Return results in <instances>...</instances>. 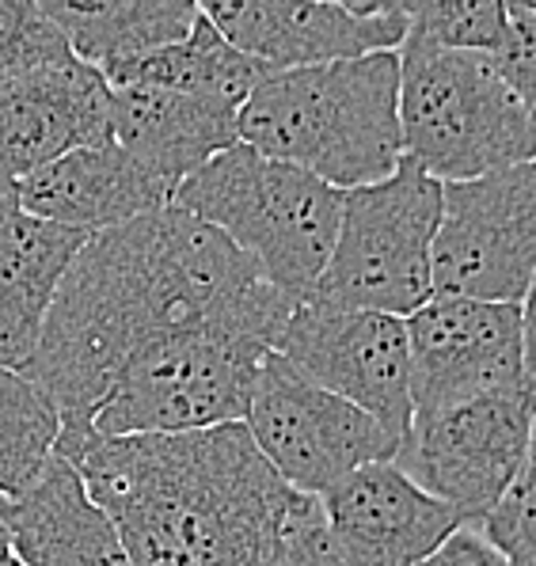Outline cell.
<instances>
[{
	"mask_svg": "<svg viewBox=\"0 0 536 566\" xmlns=\"http://www.w3.org/2000/svg\"><path fill=\"white\" fill-rule=\"evenodd\" d=\"M536 388L472 399L438 415H414L392 464L430 499L445 502L480 528L525 457Z\"/></svg>",
	"mask_w": 536,
	"mask_h": 566,
	"instance_id": "cell-10",
	"label": "cell"
},
{
	"mask_svg": "<svg viewBox=\"0 0 536 566\" xmlns=\"http://www.w3.org/2000/svg\"><path fill=\"white\" fill-rule=\"evenodd\" d=\"M111 134L168 195L240 145L237 107L160 88H111Z\"/></svg>",
	"mask_w": 536,
	"mask_h": 566,
	"instance_id": "cell-18",
	"label": "cell"
},
{
	"mask_svg": "<svg viewBox=\"0 0 536 566\" xmlns=\"http://www.w3.org/2000/svg\"><path fill=\"white\" fill-rule=\"evenodd\" d=\"M62 441V415L23 373L0 369V502L20 499Z\"/></svg>",
	"mask_w": 536,
	"mask_h": 566,
	"instance_id": "cell-22",
	"label": "cell"
},
{
	"mask_svg": "<svg viewBox=\"0 0 536 566\" xmlns=\"http://www.w3.org/2000/svg\"><path fill=\"white\" fill-rule=\"evenodd\" d=\"M293 308L229 237L168 202L84 243L23 377L57 407L62 433H84L111 380L145 346L232 335L274 350Z\"/></svg>",
	"mask_w": 536,
	"mask_h": 566,
	"instance_id": "cell-1",
	"label": "cell"
},
{
	"mask_svg": "<svg viewBox=\"0 0 536 566\" xmlns=\"http://www.w3.org/2000/svg\"><path fill=\"white\" fill-rule=\"evenodd\" d=\"M271 566H347L339 559V552L332 547V539H327L319 502L290 528V536H285L282 547L274 552Z\"/></svg>",
	"mask_w": 536,
	"mask_h": 566,
	"instance_id": "cell-27",
	"label": "cell"
},
{
	"mask_svg": "<svg viewBox=\"0 0 536 566\" xmlns=\"http://www.w3.org/2000/svg\"><path fill=\"white\" fill-rule=\"evenodd\" d=\"M171 206L229 237L263 282L301 304L316 290L339 232L343 190L290 164L232 145L183 179Z\"/></svg>",
	"mask_w": 536,
	"mask_h": 566,
	"instance_id": "cell-4",
	"label": "cell"
},
{
	"mask_svg": "<svg viewBox=\"0 0 536 566\" xmlns=\"http://www.w3.org/2000/svg\"><path fill=\"white\" fill-rule=\"evenodd\" d=\"M419 566H509V563L480 536V528L464 525V528H456L434 555H427Z\"/></svg>",
	"mask_w": 536,
	"mask_h": 566,
	"instance_id": "cell-28",
	"label": "cell"
},
{
	"mask_svg": "<svg viewBox=\"0 0 536 566\" xmlns=\"http://www.w3.org/2000/svg\"><path fill=\"white\" fill-rule=\"evenodd\" d=\"M274 354L313 385L366 411L396 441L408 433L411 354L403 319L301 301L285 319Z\"/></svg>",
	"mask_w": 536,
	"mask_h": 566,
	"instance_id": "cell-11",
	"label": "cell"
},
{
	"mask_svg": "<svg viewBox=\"0 0 536 566\" xmlns=\"http://www.w3.org/2000/svg\"><path fill=\"white\" fill-rule=\"evenodd\" d=\"M73 57L42 0H0V81Z\"/></svg>",
	"mask_w": 536,
	"mask_h": 566,
	"instance_id": "cell-24",
	"label": "cell"
},
{
	"mask_svg": "<svg viewBox=\"0 0 536 566\" xmlns=\"http://www.w3.org/2000/svg\"><path fill=\"white\" fill-rule=\"evenodd\" d=\"M374 15L319 0H213L198 4L229 46L271 73L316 69L332 61L396 54L408 39V15L396 0H369Z\"/></svg>",
	"mask_w": 536,
	"mask_h": 566,
	"instance_id": "cell-13",
	"label": "cell"
},
{
	"mask_svg": "<svg viewBox=\"0 0 536 566\" xmlns=\"http://www.w3.org/2000/svg\"><path fill=\"white\" fill-rule=\"evenodd\" d=\"M244 430L274 475L308 499H319L358 468L392 460L400 446L366 411L301 377L274 350L255 373Z\"/></svg>",
	"mask_w": 536,
	"mask_h": 566,
	"instance_id": "cell-8",
	"label": "cell"
},
{
	"mask_svg": "<svg viewBox=\"0 0 536 566\" xmlns=\"http://www.w3.org/2000/svg\"><path fill=\"white\" fill-rule=\"evenodd\" d=\"M442 221V182L403 164L374 187L343 195L339 232L308 301L408 319L434 297L430 251Z\"/></svg>",
	"mask_w": 536,
	"mask_h": 566,
	"instance_id": "cell-6",
	"label": "cell"
},
{
	"mask_svg": "<svg viewBox=\"0 0 536 566\" xmlns=\"http://www.w3.org/2000/svg\"><path fill=\"white\" fill-rule=\"evenodd\" d=\"M480 536L487 539L506 563H517L536 552V415L529 426L522 464H517L503 499L495 502V510L480 521Z\"/></svg>",
	"mask_w": 536,
	"mask_h": 566,
	"instance_id": "cell-25",
	"label": "cell"
},
{
	"mask_svg": "<svg viewBox=\"0 0 536 566\" xmlns=\"http://www.w3.org/2000/svg\"><path fill=\"white\" fill-rule=\"evenodd\" d=\"M129 566H271L316 499L285 486L244 426L160 438L62 433Z\"/></svg>",
	"mask_w": 536,
	"mask_h": 566,
	"instance_id": "cell-2",
	"label": "cell"
},
{
	"mask_svg": "<svg viewBox=\"0 0 536 566\" xmlns=\"http://www.w3.org/2000/svg\"><path fill=\"white\" fill-rule=\"evenodd\" d=\"M400 8L408 15V34L430 46L491 57L506 39V4L498 0H422Z\"/></svg>",
	"mask_w": 536,
	"mask_h": 566,
	"instance_id": "cell-23",
	"label": "cell"
},
{
	"mask_svg": "<svg viewBox=\"0 0 536 566\" xmlns=\"http://www.w3.org/2000/svg\"><path fill=\"white\" fill-rule=\"evenodd\" d=\"M536 274V160L445 182L430 251L434 297L522 304Z\"/></svg>",
	"mask_w": 536,
	"mask_h": 566,
	"instance_id": "cell-9",
	"label": "cell"
},
{
	"mask_svg": "<svg viewBox=\"0 0 536 566\" xmlns=\"http://www.w3.org/2000/svg\"><path fill=\"white\" fill-rule=\"evenodd\" d=\"M332 547L347 566H419L464 517L414 486L392 460L366 464L319 494Z\"/></svg>",
	"mask_w": 536,
	"mask_h": 566,
	"instance_id": "cell-14",
	"label": "cell"
},
{
	"mask_svg": "<svg viewBox=\"0 0 536 566\" xmlns=\"http://www.w3.org/2000/svg\"><path fill=\"white\" fill-rule=\"evenodd\" d=\"M509 566H536V552L525 555V559H517V563H509Z\"/></svg>",
	"mask_w": 536,
	"mask_h": 566,
	"instance_id": "cell-32",
	"label": "cell"
},
{
	"mask_svg": "<svg viewBox=\"0 0 536 566\" xmlns=\"http://www.w3.org/2000/svg\"><path fill=\"white\" fill-rule=\"evenodd\" d=\"M400 54L403 156L434 182H469L536 160V126L487 54L408 34Z\"/></svg>",
	"mask_w": 536,
	"mask_h": 566,
	"instance_id": "cell-5",
	"label": "cell"
},
{
	"mask_svg": "<svg viewBox=\"0 0 536 566\" xmlns=\"http://www.w3.org/2000/svg\"><path fill=\"white\" fill-rule=\"evenodd\" d=\"M0 525L15 566H129L118 528L62 452L20 499L0 502Z\"/></svg>",
	"mask_w": 536,
	"mask_h": 566,
	"instance_id": "cell-16",
	"label": "cell"
},
{
	"mask_svg": "<svg viewBox=\"0 0 536 566\" xmlns=\"http://www.w3.org/2000/svg\"><path fill=\"white\" fill-rule=\"evenodd\" d=\"M92 237L20 213L0 243V369L23 373L42 343L65 270Z\"/></svg>",
	"mask_w": 536,
	"mask_h": 566,
	"instance_id": "cell-19",
	"label": "cell"
},
{
	"mask_svg": "<svg viewBox=\"0 0 536 566\" xmlns=\"http://www.w3.org/2000/svg\"><path fill=\"white\" fill-rule=\"evenodd\" d=\"M42 8L65 34L73 57L99 73L118 61H134L187 39L198 20L195 0H107V4L42 0Z\"/></svg>",
	"mask_w": 536,
	"mask_h": 566,
	"instance_id": "cell-21",
	"label": "cell"
},
{
	"mask_svg": "<svg viewBox=\"0 0 536 566\" xmlns=\"http://www.w3.org/2000/svg\"><path fill=\"white\" fill-rule=\"evenodd\" d=\"M506 88L517 95L525 115L536 126V12L529 4H506V39L491 54Z\"/></svg>",
	"mask_w": 536,
	"mask_h": 566,
	"instance_id": "cell-26",
	"label": "cell"
},
{
	"mask_svg": "<svg viewBox=\"0 0 536 566\" xmlns=\"http://www.w3.org/2000/svg\"><path fill=\"white\" fill-rule=\"evenodd\" d=\"M111 84L69 57L0 81V171L20 182L76 149L111 145Z\"/></svg>",
	"mask_w": 536,
	"mask_h": 566,
	"instance_id": "cell-15",
	"label": "cell"
},
{
	"mask_svg": "<svg viewBox=\"0 0 536 566\" xmlns=\"http://www.w3.org/2000/svg\"><path fill=\"white\" fill-rule=\"evenodd\" d=\"M20 209L39 221L95 232L168 206L171 195L115 142L99 149H76L15 182Z\"/></svg>",
	"mask_w": 536,
	"mask_h": 566,
	"instance_id": "cell-17",
	"label": "cell"
},
{
	"mask_svg": "<svg viewBox=\"0 0 536 566\" xmlns=\"http://www.w3.org/2000/svg\"><path fill=\"white\" fill-rule=\"evenodd\" d=\"M266 354L271 346L232 335H183L145 346L111 380L84 433L160 438L244 426Z\"/></svg>",
	"mask_w": 536,
	"mask_h": 566,
	"instance_id": "cell-7",
	"label": "cell"
},
{
	"mask_svg": "<svg viewBox=\"0 0 536 566\" xmlns=\"http://www.w3.org/2000/svg\"><path fill=\"white\" fill-rule=\"evenodd\" d=\"M403 327L411 354V418L536 388L525 373L517 304L430 297Z\"/></svg>",
	"mask_w": 536,
	"mask_h": 566,
	"instance_id": "cell-12",
	"label": "cell"
},
{
	"mask_svg": "<svg viewBox=\"0 0 536 566\" xmlns=\"http://www.w3.org/2000/svg\"><path fill=\"white\" fill-rule=\"evenodd\" d=\"M20 195H15V179H8L4 171H0V243H4L8 229H12V221L20 217Z\"/></svg>",
	"mask_w": 536,
	"mask_h": 566,
	"instance_id": "cell-30",
	"label": "cell"
},
{
	"mask_svg": "<svg viewBox=\"0 0 536 566\" xmlns=\"http://www.w3.org/2000/svg\"><path fill=\"white\" fill-rule=\"evenodd\" d=\"M8 566H15V563H8Z\"/></svg>",
	"mask_w": 536,
	"mask_h": 566,
	"instance_id": "cell-33",
	"label": "cell"
},
{
	"mask_svg": "<svg viewBox=\"0 0 536 566\" xmlns=\"http://www.w3.org/2000/svg\"><path fill=\"white\" fill-rule=\"evenodd\" d=\"M240 145L335 190H361L403 164L400 54L271 73L237 111Z\"/></svg>",
	"mask_w": 536,
	"mask_h": 566,
	"instance_id": "cell-3",
	"label": "cell"
},
{
	"mask_svg": "<svg viewBox=\"0 0 536 566\" xmlns=\"http://www.w3.org/2000/svg\"><path fill=\"white\" fill-rule=\"evenodd\" d=\"M12 563V552H8V536H4V525H0V566Z\"/></svg>",
	"mask_w": 536,
	"mask_h": 566,
	"instance_id": "cell-31",
	"label": "cell"
},
{
	"mask_svg": "<svg viewBox=\"0 0 536 566\" xmlns=\"http://www.w3.org/2000/svg\"><path fill=\"white\" fill-rule=\"evenodd\" d=\"M517 316H522V354H525V373L536 385V274L529 277V290H525L522 304H517Z\"/></svg>",
	"mask_w": 536,
	"mask_h": 566,
	"instance_id": "cell-29",
	"label": "cell"
},
{
	"mask_svg": "<svg viewBox=\"0 0 536 566\" xmlns=\"http://www.w3.org/2000/svg\"><path fill=\"white\" fill-rule=\"evenodd\" d=\"M266 76H271V69L259 65L255 57L240 54L237 46H229L221 39V31L202 15V8H198V20L187 39L103 69V81L111 88H160L224 103V107L237 111L244 107V99Z\"/></svg>",
	"mask_w": 536,
	"mask_h": 566,
	"instance_id": "cell-20",
	"label": "cell"
}]
</instances>
